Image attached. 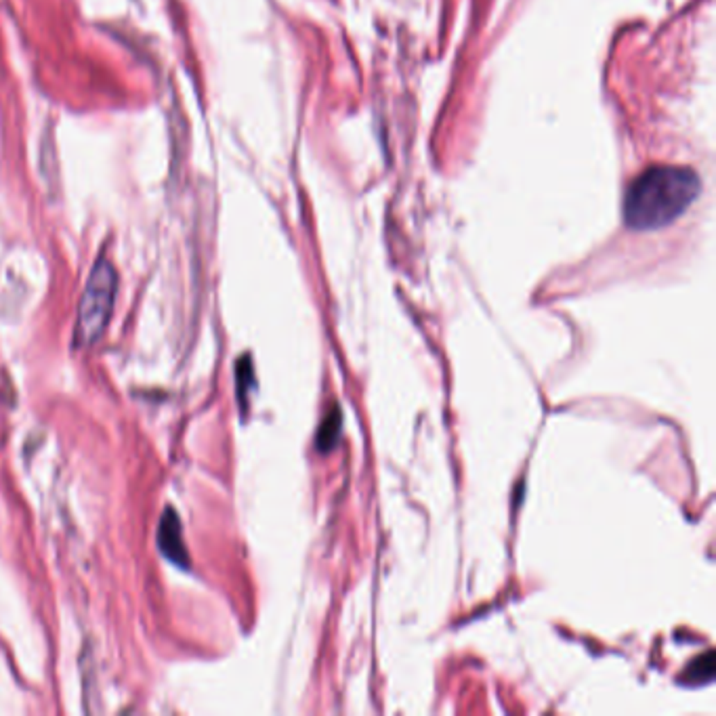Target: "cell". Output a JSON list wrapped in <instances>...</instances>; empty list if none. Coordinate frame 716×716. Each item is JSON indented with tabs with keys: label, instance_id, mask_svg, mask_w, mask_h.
I'll use <instances>...</instances> for the list:
<instances>
[{
	"label": "cell",
	"instance_id": "obj_4",
	"mask_svg": "<svg viewBox=\"0 0 716 716\" xmlns=\"http://www.w3.org/2000/svg\"><path fill=\"white\" fill-rule=\"evenodd\" d=\"M714 654L712 652H706L701 658L693 660L691 666L687 668V674H685V681L687 683H695V685H704V683H710L712 676H714Z\"/></svg>",
	"mask_w": 716,
	"mask_h": 716
},
{
	"label": "cell",
	"instance_id": "obj_3",
	"mask_svg": "<svg viewBox=\"0 0 716 716\" xmlns=\"http://www.w3.org/2000/svg\"><path fill=\"white\" fill-rule=\"evenodd\" d=\"M158 548L175 565H179V567H189L191 565V559H189V552H187V546H185V540H183V532H181V521H179V517L175 513V509H166L162 519H160V525H158Z\"/></svg>",
	"mask_w": 716,
	"mask_h": 716
},
{
	"label": "cell",
	"instance_id": "obj_2",
	"mask_svg": "<svg viewBox=\"0 0 716 716\" xmlns=\"http://www.w3.org/2000/svg\"><path fill=\"white\" fill-rule=\"evenodd\" d=\"M118 290V273L114 265L105 259H99L89 273L85 292L78 305V320L74 330V347L85 349L95 344L112 317Z\"/></svg>",
	"mask_w": 716,
	"mask_h": 716
},
{
	"label": "cell",
	"instance_id": "obj_1",
	"mask_svg": "<svg viewBox=\"0 0 716 716\" xmlns=\"http://www.w3.org/2000/svg\"><path fill=\"white\" fill-rule=\"evenodd\" d=\"M691 168L658 164L638 175L624 200V221L634 232H656L674 223L699 195Z\"/></svg>",
	"mask_w": 716,
	"mask_h": 716
},
{
	"label": "cell",
	"instance_id": "obj_5",
	"mask_svg": "<svg viewBox=\"0 0 716 716\" xmlns=\"http://www.w3.org/2000/svg\"><path fill=\"white\" fill-rule=\"evenodd\" d=\"M338 435H340V414H338V410L334 408V412L328 414V416H326V422L322 424V431H320V435H317V448H320L322 452L332 450V446L336 444Z\"/></svg>",
	"mask_w": 716,
	"mask_h": 716
}]
</instances>
